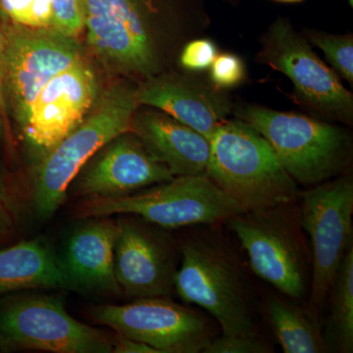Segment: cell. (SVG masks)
I'll return each mask as SVG.
<instances>
[{
  "mask_svg": "<svg viewBox=\"0 0 353 353\" xmlns=\"http://www.w3.org/2000/svg\"><path fill=\"white\" fill-rule=\"evenodd\" d=\"M214 226H203L181 243L175 292L209 313L222 334L259 336L248 269Z\"/></svg>",
  "mask_w": 353,
  "mask_h": 353,
  "instance_id": "6da1fadb",
  "label": "cell"
},
{
  "mask_svg": "<svg viewBox=\"0 0 353 353\" xmlns=\"http://www.w3.org/2000/svg\"><path fill=\"white\" fill-rule=\"evenodd\" d=\"M205 175L245 212L297 201L299 185L270 143L248 123L225 120L210 139Z\"/></svg>",
  "mask_w": 353,
  "mask_h": 353,
  "instance_id": "7a4b0ae2",
  "label": "cell"
},
{
  "mask_svg": "<svg viewBox=\"0 0 353 353\" xmlns=\"http://www.w3.org/2000/svg\"><path fill=\"white\" fill-rule=\"evenodd\" d=\"M236 115L270 143L297 185L310 188L332 180L352 161V136L328 121L253 104L241 106Z\"/></svg>",
  "mask_w": 353,
  "mask_h": 353,
  "instance_id": "3957f363",
  "label": "cell"
},
{
  "mask_svg": "<svg viewBox=\"0 0 353 353\" xmlns=\"http://www.w3.org/2000/svg\"><path fill=\"white\" fill-rule=\"evenodd\" d=\"M243 212L205 174L174 176L128 196L88 197L76 208L79 218L139 216L166 230L224 224Z\"/></svg>",
  "mask_w": 353,
  "mask_h": 353,
  "instance_id": "277c9868",
  "label": "cell"
},
{
  "mask_svg": "<svg viewBox=\"0 0 353 353\" xmlns=\"http://www.w3.org/2000/svg\"><path fill=\"white\" fill-rule=\"evenodd\" d=\"M139 103L137 88L116 83L97 99L85 119L46 157L37 174L34 204L41 217H51L66 199L81 169L116 137L132 131Z\"/></svg>",
  "mask_w": 353,
  "mask_h": 353,
  "instance_id": "5b68a950",
  "label": "cell"
},
{
  "mask_svg": "<svg viewBox=\"0 0 353 353\" xmlns=\"http://www.w3.org/2000/svg\"><path fill=\"white\" fill-rule=\"evenodd\" d=\"M226 224L243 246L255 275L292 301L307 296L312 261L297 201L240 213Z\"/></svg>",
  "mask_w": 353,
  "mask_h": 353,
  "instance_id": "8992f818",
  "label": "cell"
},
{
  "mask_svg": "<svg viewBox=\"0 0 353 353\" xmlns=\"http://www.w3.org/2000/svg\"><path fill=\"white\" fill-rule=\"evenodd\" d=\"M260 43L257 59L290 79L294 102L331 122L352 125V92L287 18H278Z\"/></svg>",
  "mask_w": 353,
  "mask_h": 353,
  "instance_id": "52a82bcc",
  "label": "cell"
},
{
  "mask_svg": "<svg viewBox=\"0 0 353 353\" xmlns=\"http://www.w3.org/2000/svg\"><path fill=\"white\" fill-rule=\"evenodd\" d=\"M299 220L311 245L307 307L319 315L339 267L352 246L353 179L348 173L299 192Z\"/></svg>",
  "mask_w": 353,
  "mask_h": 353,
  "instance_id": "ba28073f",
  "label": "cell"
},
{
  "mask_svg": "<svg viewBox=\"0 0 353 353\" xmlns=\"http://www.w3.org/2000/svg\"><path fill=\"white\" fill-rule=\"evenodd\" d=\"M4 34L3 92L19 126L41 88L82 59L74 37L53 27H29L0 17Z\"/></svg>",
  "mask_w": 353,
  "mask_h": 353,
  "instance_id": "9c48e42d",
  "label": "cell"
},
{
  "mask_svg": "<svg viewBox=\"0 0 353 353\" xmlns=\"http://www.w3.org/2000/svg\"><path fill=\"white\" fill-rule=\"evenodd\" d=\"M0 343L55 353L112 352V339L74 319L54 296H21L0 306Z\"/></svg>",
  "mask_w": 353,
  "mask_h": 353,
  "instance_id": "30bf717a",
  "label": "cell"
},
{
  "mask_svg": "<svg viewBox=\"0 0 353 353\" xmlns=\"http://www.w3.org/2000/svg\"><path fill=\"white\" fill-rule=\"evenodd\" d=\"M92 319L117 334L141 341L159 353H199L214 338V323L199 311L169 297L137 299L122 305L97 306Z\"/></svg>",
  "mask_w": 353,
  "mask_h": 353,
  "instance_id": "8fae6325",
  "label": "cell"
},
{
  "mask_svg": "<svg viewBox=\"0 0 353 353\" xmlns=\"http://www.w3.org/2000/svg\"><path fill=\"white\" fill-rule=\"evenodd\" d=\"M136 217L117 222L114 273L121 292L136 299L170 297L175 292L180 245L162 232L163 228Z\"/></svg>",
  "mask_w": 353,
  "mask_h": 353,
  "instance_id": "7c38bea8",
  "label": "cell"
},
{
  "mask_svg": "<svg viewBox=\"0 0 353 353\" xmlns=\"http://www.w3.org/2000/svg\"><path fill=\"white\" fill-rule=\"evenodd\" d=\"M97 101L94 70L82 58L37 95L20 126L26 141L46 157L85 119Z\"/></svg>",
  "mask_w": 353,
  "mask_h": 353,
  "instance_id": "4fadbf2b",
  "label": "cell"
},
{
  "mask_svg": "<svg viewBox=\"0 0 353 353\" xmlns=\"http://www.w3.org/2000/svg\"><path fill=\"white\" fill-rule=\"evenodd\" d=\"M173 178L169 169L148 152L138 137L127 132L95 153L71 185L76 196L117 197Z\"/></svg>",
  "mask_w": 353,
  "mask_h": 353,
  "instance_id": "5bb4252c",
  "label": "cell"
},
{
  "mask_svg": "<svg viewBox=\"0 0 353 353\" xmlns=\"http://www.w3.org/2000/svg\"><path fill=\"white\" fill-rule=\"evenodd\" d=\"M139 105L163 111L210 141L233 111L225 90L201 79L160 74L137 88Z\"/></svg>",
  "mask_w": 353,
  "mask_h": 353,
  "instance_id": "9a60e30c",
  "label": "cell"
},
{
  "mask_svg": "<svg viewBox=\"0 0 353 353\" xmlns=\"http://www.w3.org/2000/svg\"><path fill=\"white\" fill-rule=\"evenodd\" d=\"M174 176L205 174L210 141L163 111H136L132 131Z\"/></svg>",
  "mask_w": 353,
  "mask_h": 353,
  "instance_id": "2e32d148",
  "label": "cell"
},
{
  "mask_svg": "<svg viewBox=\"0 0 353 353\" xmlns=\"http://www.w3.org/2000/svg\"><path fill=\"white\" fill-rule=\"evenodd\" d=\"M118 223L105 217L90 221L70 236L61 262L77 290L120 294L114 273Z\"/></svg>",
  "mask_w": 353,
  "mask_h": 353,
  "instance_id": "e0dca14e",
  "label": "cell"
},
{
  "mask_svg": "<svg viewBox=\"0 0 353 353\" xmlns=\"http://www.w3.org/2000/svg\"><path fill=\"white\" fill-rule=\"evenodd\" d=\"M38 288L77 290L46 241H21L0 250V294Z\"/></svg>",
  "mask_w": 353,
  "mask_h": 353,
  "instance_id": "ac0fdd59",
  "label": "cell"
},
{
  "mask_svg": "<svg viewBox=\"0 0 353 353\" xmlns=\"http://www.w3.org/2000/svg\"><path fill=\"white\" fill-rule=\"evenodd\" d=\"M294 301L281 294L268 296L265 304L269 324L283 352H330L318 316Z\"/></svg>",
  "mask_w": 353,
  "mask_h": 353,
  "instance_id": "d6986e66",
  "label": "cell"
},
{
  "mask_svg": "<svg viewBox=\"0 0 353 353\" xmlns=\"http://www.w3.org/2000/svg\"><path fill=\"white\" fill-rule=\"evenodd\" d=\"M329 315L324 333L330 352H353V245L334 276L328 297Z\"/></svg>",
  "mask_w": 353,
  "mask_h": 353,
  "instance_id": "ffe728a7",
  "label": "cell"
},
{
  "mask_svg": "<svg viewBox=\"0 0 353 353\" xmlns=\"http://www.w3.org/2000/svg\"><path fill=\"white\" fill-rule=\"evenodd\" d=\"M324 53L336 74L347 82L353 83V36L352 34H329L320 31H308L304 34Z\"/></svg>",
  "mask_w": 353,
  "mask_h": 353,
  "instance_id": "44dd1931",
  "label": "cell"
},
{
  "mask_svg": "<svg viewBox=\"0 0 353 353\" xmlns=\"http://www.w3.org/2000/svg\"><path fill=\"white\" fill-rule=\"evenodd\" d=\"M0 17L29 27H52L50 0H0Z\"/></svg>",
  "mask_w": 353,
  "mask_h": 353,
  "instance_id": "7402d4cb",
  "label": "cell"
},
{
  "mask_svg": "<svg viewBox=\"0 0 353 353\" xmlns=\"http://www.w3.org/2000/svg\"><path fill=\"white\" fill-rule=\"evenodd\" d=\"M209 69V82L218 90H227L239 87L246 79L245 62L234 53L218 54Z\"/></svg>",
  "mask_w": 353,
  "mask_h": 353,
  "instance_id": "603a6c76",
  "label": "cell"
},
{
  "mask_svg": "<svg viewBox=\"0 0 353 353\" xmlns=\"http://www.w3.org/2000/svg\"><path fill=\"white\" fill-rule=\"evenodd\" d=\"M217 55L218 48L214 41L199 37L183 46L179 53V63L185 71L201 73L210 68Z\"/></svg>",
  "mask_w": 353,
  "mask_h": 353,
  "instance_id": "cb8c5ba5",
  "label": "cell"
},
{
  "mask_svg": "<svg viewBox=\"0 0 353 353\" xmlns=\"http://www.w3.org/2000/svg\"><path fill=\"white\" fill-rule=\"evenodd\" d=\"M52 27L67 36L78 38L85 28L83 0H50Z\"/></svg>",
  "mask_w": 353,
  "mask_h": 353,
  "instance_id": "d4e9b609",
  "label": "cell"
},
{
  "mask_svg": "<svg viewBox=\"0 0 353 353\" xmlns=\"http://www.w3.org/2000/svg\"><path fill=\"white\" fill-rule=\"evenodd\" d=\"M270 345L260 336L221 334L215 336L202 353H269Z\"/></svg>",
  "mask_w": 353,
  "mask_h": 353,
  "instance_id": "484cf974",
  "label": "cell"
},
{
  "mask_svg": "<svg viewBox=\"0 0 353 353\" xmlns=\"http://www.w3.org/2000/svg\"><path fill=\"white\" fill-rule=\"evenodd\" d=\"M114 353H159L150 345L141 341L117 334L112 340Z\"/></svg>",
  "mask_w": 353,
  "mask_h": 353,
  "instance_id": "4316f807",
  "label": "cell"
},
{
  "mask_svg": "<svg viewBox=\"0 0 353 353\" xmlns=\"http://www.w3.org/2000/svg\"><path fill=\"white\" fill-rule=\"evenodd\" d=\"M13 201L9 196L3 183L0 182V216L12 224L13 220Z\"/></svg>",
  "mask_w": 353,
  "mask_h": 353,
  "instance_id": "83f0119b",
  "label": "cell"
},
{
  "mask_svg": "<svg viewBox=\"0 0 353 353\" xmlns=\"http://www.w3.org/2000/svg\"><path fill=\"white\" fill-rule=\"evenodd\" d=\"M3 59H4V34L2 31L1 25H0V97H2L4 102L3 92Z\"/></svg>",
  "mask_w": 353,
  "mask_h": 353,
  "instance_id": "f1b7e54d",
  "label": "cell"
},
{
  "mask_svg": "<svg viewBox=\"0 0 353 353\" xmlns=\"http://www.w3.org/2000/svg\"><path fill=\"white\" fill-rule=\"evenodd\" d=\"M11 223L0 216V241L6 238L10 232Z\"/></svg>",
  "mask_w": 353,
  "mask_h": 353,
  "instance_id": "f546056e",
  "label": "cell"
},
{
  "mask_svg": "<svg viewBox=\"0 0 353 353\" xmlns=\"http://www.w3.org/2000/svg\"><path fill=\"white\" fill-rule=\"evenodd\" d=\"M6 108V102L2 97H0V136L3 134L4 121H3V109Z\"/></svg>",
  "mask_w": 353,
  "mask_h": 353,
  "instance_id": "4dcf8cb0",
  "label": "cell"
},
{
  "mask_svg": "<svg viewBox=\"0 0 353 353\" xmlns=\"http://www.w3.org/2000/svg\"><path fill=\"white\" fill-rule=\"evenodd\" d=\"M276 1L290 2V3H292V2H301L303 1V0H276Z\"/></svg>",
  "mask_w": 353,
  "mask_h": 353,
  "instance_id": "1f68e13d",
  "label": "cell"
},
{
  "mask_svg": "<svg viewBox=\"0 0 353 353\" xmlns=\"http://www.w3.org/2000/svg\"><path fill=\"white\" fill-rule=\"evenodd\" d=\"M348 2H350V6H353V0H348Z\"/></svg>",
  "mask_w": 353,
  "mask_h": 353,
  "instance_id": "d6a6232c",
  "label": "cell"
}]
</instances>
